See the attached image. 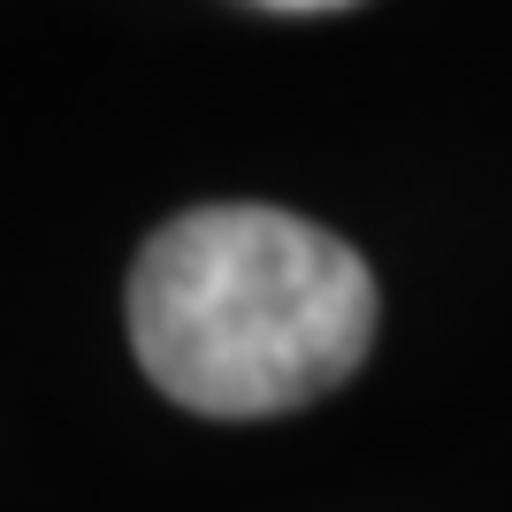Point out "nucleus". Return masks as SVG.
<instances>
[{
	"label": "nucleus",
	"mask_w": 512,
	"mask_h": 512,
	"mask_svg": "<svg viewBox=\"0 0 512 512\" xmlns=\"http://www.w3.org/2000/svg\"><path fill=\"white\" fill-rule=\"evenodd\" d=\"M130 344L153 390L192 413H299L367 360L375 276L306 214L192 207L130 268Z\"/></svg>",
	"instance_id": "nucleus-1"
},
{
	"label": "nucleus",
	"mask_w": 512,
	"mask_h": 512,
	"mask_svg": "<svg viewBox=\"0 0 512 512\" xmlns=\"http://www.w3.org/2000/svg\"><path fill=\"white\" fill-rule=\"evenodd\" d=\"M260 8H299V16H314V8H352V0H260Z\"/></svg>",
	"instance_id": "nucleus-2"
}]
</instances>
